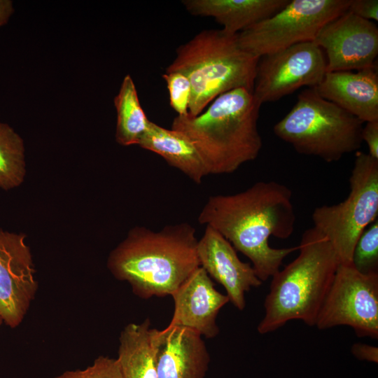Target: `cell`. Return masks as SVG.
I'll list each match as a JSON object with an SVG mask.
<instances>
[{
  "label": "cell",
  "instance_id": "5b68a950",
  "mask_svg": "<svg viewBox=\"0 0 378 378\" xmlns=\"http://www.w3.org/2000/svg\"><path fill=\"white\" fill-rule=\"evenodd\" d=\"M258 60L240 47L237 34L206 29L177 48L165 73L179 72L188 78V115L195 117L221 94L237 88L253 91Z\"/></svg>",
  "mask_w": 378,
  "mask_h": 378
},
{
  "label": "cell",
  "instance_id": "83f0119b",
  "mask_svg": "<svg viewBox=\"0 0 378 378\" xmlns=\"http://www.w3.org/2000/svg\"><path fill=\"white\" fill-rule=\"evenodd\" d=\"M14 12L10 0H0V27L6 24Z\"/></svg>",
  "mask_w": 378,
  "mask_h": 378
},
{
  "label": "cell",
  "instance_id": "4fadbf2b",
  "mask_svg": "<svg viewBox=\"0 0 378 378\" xmlns=\"http://www.w3.org/2000/svg\"><path fill=\"white\" fill-rule=\"evenodd\" d=\"M197 251L200 267L224 287L230 302L243 310L246 307L245 293L262 283L252 265L242 262L233 246L210 226H206L198 239Z\"/></svg>",
  "mask_w": 378,
  "mask_h": 378
},
{
  "label": "cell",
  "instance_id": "d6986e66",
  "mask_svg": "<svg viewBox=\"0 0 378 378\" xmlns=\"http://www.w3.org/2000/svg\"><path fill=\"white\" fill-rule=\"evenodd\" d=\"M139 146L153 152L193 182L200 184L209 175L205 164L192 143L178 131L167 129L150 121Z\"/></svg>",
  "mask_w": 378,
  "mask_h": 378
},
{
  "label": "cell",
  "instance_id": "9c48e42d",
  "mask_svg": "<svg viewBox=\"0 0 378 378\" xmlns=\"http://www.w3.org/2000/svg\"><path fill=\"white\" fill-rule=\"evenodd\" d=\"M351 327L357 336L378 337V273L363 274L340 264L319 312L316 326Z\"/></svg>",
  "mask_w": 378,
  "mask_h": 378
},
{
  "label": "cell",
  "instance_id": "d4e9b609",
  "mask_svg": "<svg viewBox=\"0 0 378 378\" xmlns=\"http://www.w3.org/2000/svg\"><path fill=\"white\" fill-rule=\"evenodd\" d=\"M348 11L365 20H378L377 0H350Z\"/></svg>",
  "mask_w": 378,
  "mask_h": 378
},
{
  "label": "cell",
  "instance_id": "7a4b0ae2",
  "mask_svg": "<svg viewBox=\"0 0 378 378\" xmlns=\"http://www.w3.org/2000/svg\"><path fill=\"white\" fill-rule=\"evenodd\" d=\"M196 229L187 222L159 231L132 228L109 254L107 266L142 299L172 294L199 267Z\"/></svg>",
  "mask_w": 378,
  "mask_h": 378
},
{
  "label": "cell",
  "instance_id": "30bf717a",
  "mask_svg": "<svg viewBox=\"0 0 378 378\" xmlns=\"http://www.w3.org/2000/svg\"><path fill=\"white\" fill-rule=\"evenodd\" d=\"M326 66L323 51L314 41L262 56L256 67L253 96L262 105L304 86L316 88L327 72Z\"/></svg>",
  "mask_w": 378,
  "mask_h": 378
},
{
  "label": "cell",
  "instance_id": "7c38bea8",
  "mask_svg": "<svg viewBox=\"0 0 378 378\" xmlns=\"http://www.w3.org/2000/svg\"><path fill=\"white\" fill-rule=\"evenodd\" d=\"M314 42L326 52L327 72L358 71L377 64V25L348 10L325 24Z\"/></svg>",
  "mask_w": 378,
  "mask_h": 378
},
{
  "label": "cell",
  "instance_id": "f1b7e54d",
  "mask_svg": "<svg viewBox=\"0 0 378 378\" xmlns=\"http://www.w3.org/2000/svg\"><path fill=\"white\" fill-rule=\"evenodd\" d=\"M2 323H3V321H2L1 318L0 317V326L2 324Z\"/></svg>",
  "mask_w": 378,
  "mask_h": 378
},
{
  "label": "cell",
  "instance_id": "5bb4252c",
  "mask_svg": "<svg viewBox=\"0 0 378 378\" xmlns=\"http://www.w3.org/2000/svg\"><path fill=\"white\" fill-rule=\"evenodd\" d=\"M174 310L168 327L178 326L211 339L219 333L217 316L230 302L218 291L206 272L196 269L172 294Z\"/></svg>",
  "mask_w": 378,
  "mask_h": 378
},
{
  "label": "cell",
  "instance_id": "44dd1931",
  "mask_svg": "<svg viewBox=\"0 0 378 378\" xmlns=\"http://www.w3.org/2000/svg\"><path fill=\"white\" fill-rule=\"evenodd\" d=\"M24 175L23 141L10 126L0 122V188L9 190L20 186Z\"/></svg>",
  "mask_w": 378,
  "mask_h": 378
},
{
  "label": "cell",
  "instance_id": "ac0fdd59",
  "mask_svg": "<svg viewBox=\"0 0 378 378\" xmlns=\"http://www.w3.org/2000/svg\"><path fill=\"white\" fill-rule=\"evenodd\" d=\"M159 340L160 330L151 328L149 318L125 326L116 358L123 378H158Z\"/></svg>",
  "mask_w": 378,
  "mask_h": 378
},
{
  "label": "cell",
  "instance_id": "484cf974",
  "mask_svg": "<svg viewBox=\"0 0 378 378\" xmlns=\"http://www.w3.org/2000/svg\"><path fill=\"white\" fill-rule=\"evenodd\" d=\"M361 138L368 146V154L378 160V120L366 122L363 127Z\"/></svg>",
  "mask_w": 378,
  "mask_h": 378
},
{
  "label": "cell",
  "instance_id": "9a60e30c",
  "mask_svg": "<svg viewBox=\"0 0 378 378\" xmlns=\"http://www.w3.org/2000/svg\"><path fill=\"white\" fill-rule=\"evenodd\" d=\"M315 88L323 99L337 105L363 123L378 120L377 64L356 72H326Z\"/></svg>",
  "mask_w": 378,
  "mask_h": 378
},
{
  "label": "cell",
  "instance_id": "cb8c5ba5",
  "mask_svg": "<svg viewBox=\"0 0 378 378\" xmlns=\"http://www.w3.org/2000/svg\"><path fill=\"white\" fill-rule=\"evenodd\" d=\"M54 378H123L117 358L100 356L85 369L67 370Z\"/></svg>",
  "mask_w": 378,
  "mask_h": 378
},
{
  "label": "cell",
  "instance_id": "6da1fadb",
  "mask_svg": "<svg viewBox=\"0 0 378 378\" xmlns=\"http://www.w3.org/2000/svg\"><path fill=\"white\" fill-rule=\"evenodd\" d=\"M198 222L215 229L246 255L262 282L274 276L284 258L298 248L270 246V236L290 237L295 223L292 191L276 181H258L238 193L210 196Z\"/></svg>",
  "mask_w": 378,
  "mask_h": 378
},
{
  "label": "cell",
  "instance_id": "603a6c76",
  "mask_svg": "<svg viewBox=\"0 0 378 378\" xmlns=\"http://www.w3.org/2000/svg\"><path fill=\"white\" fill-rule=\"evenodd\" d=\"M169 95V104L177 115H188V106L191 95V85L188 78L179 72L162 74Z\"/></svg>",
  "mask_w": 378,
  "mask_h": 378
},
{
  "label": "cell",
  "instance_id": "52a82bcc",
  "mask_svg": "<svg viewBox=\"0 0 378 378\" xmlns=\"http://www.w3.org/2000/svg\"><path fill=\"white\" fill-rule=\"evenodd\" d=\"M350 192L340 203L316 207L314 227L332 245L342 265H352L356 244L378 216V160L356 152L349 178Z\"/></svg>",
  "mask_w": 378,
  "mask_h": 378
},
{
  "label": "cell",
  "instance_id": "4316f807",
  "mask_svg": "<svg viewBox=\"0 0 378 378\" xmlns=\"http://www.w3.org/2000/svg\"><path fill=\"white\" fill-rule=\"evenodd\" d=\"M351 354L358 360L378 363V348L363 343H355L351 348Z\"/></svg>",
  "mask_w": 378,
  "mask_h": 378
},
{
  "label": "cell",
  "instance_id": "2e32d148",
  "mask_svg": "<svg viewBox=\"0 0 378 378\" xmlns=\"http://www.w3.org/2000/svg\"><path fill=\"white\" fill-rule=\"evenodd\" d=\"M210 356L202 337L186 328L160 330L158 378H204Z\"/></svg>",
  "mask_w": 378,
  "mask_h": 378
},
{
  "label": "cell",
  "instance_id": "ba28073f",
  "mask_svg": "<svg viewBox=\"0 0 378 378\" xmlns=\"http://www.w3.org/2000/svg\"><path fill=\"white\" fill-rule=\"evenodd\" d=\"M350 0H292L279 12L237 34L240 47L260 58L314 41L322 27L348 10Z\"/></svg>",
  "mask_w": 378,
  "mask_h": 378
},
{
  "label": "cell",
  "instance_id": "7402d4cb",
  "mask_svg": "<svg viewBox=\"0 0 378 378\" xmlns=\"http://www.w3.org/2000/svg\"><path fill=\"white\" fill-rule=\"evenodd\" d=\"M353 266L363 274L378 273V220L360 236L354 248Z\"/></svg>",
  "mask_w": 378,
  "mask_h": 378
},
{
  "label": "cell",
  "instance_id": "e0dca14e",
  "mask_svg": "<svg viewBox=\"0 0 378 378\" xmlns=\"http://www.w3.org/2000/svg\"><path fill=\"white\" fill-rule=\"evenodd\" d=\"M290 0H183L192 15L212 17L225 32L236 34L274 15Z\"/></svg>",
  "mask_w": 378,
  "mask_h": 378
},
{
  "label": "cell",
  "instance_id": "8992f818",
  "mask_svg": "<svg viewBox=\"0 0 378 378\" xmlns=\"http://www.w3.org/2000/svg\"><path fill=\"white\" fill-rule=\"evenodd\" d=\"M363 127L358 118L309 88L299 93L295 104L273 131L298 153L333 162L358 150Z\"/></svg>",
  "mask_w": 378,
  "mask_h": 378
},
{
  "label": "cell",
  "instance_id": "8fae6325",
  "mask_svg": "<svg viewBox=\"0 0 378 378\" xmlns=\"http://www.w3.org/2000/svg\"><path fill=\"white\" fill-rule=\"evenodd\" d=\"M25 237L0 229V317L11 328L20 325L38 288Z\"/></svg>",
  "mask_w": 378,
  "mask_h": 378
},
{
  "label": "cell",
  "instance_id": "3957f363",
  "mask_svg": "<svg viewBox=\"0 0 378 378\" xmlns=\"http://www.w3.org/2000/svg\"><path fill=\"white\" fill-rule=\"evenodd\" d=\"M260 106L253 91L237 88L217 97L197 116L177 115L171 129L192 143L208 174H230L259 155L262 146L258 129Z\"/></svg>",
  "mask_w": 378,
  "mask_h": 378
},
{
  "label": "cell",
  "instance_id": "ffe728a7",
  "mask_svg": "<svg viewBox=\"0 0 378 378\" xmlns=\"http://www.w3.org/2000/svg\"><path fill=\"white\" fill-rule=\"evenodd\" d=\"M117 112L116 141L125 146L139 145L147 130L150 120L143 110L134 83L126 75L114 98Z\"/></svg>",
  "mask_w": 378,
  "mask_h": 378
},
{
  "label": "cell",
  "instance_id": "277c9868",
  "mask_svg": "<svg viewBox=\"0 0 378 378\" xmlns=\"http://www.w3.org/2000/svg\"><path fill=\"white\" fill-rule=\"evenodd\" d=\"M298 247V257L272 276L265 315L257 327L261 335L293 320L316 326L340 262L329 241L314 227L304 232Z\"/></svg>",
  "mask_w": 378,
  "mask_h": 378
}]
</instances>
